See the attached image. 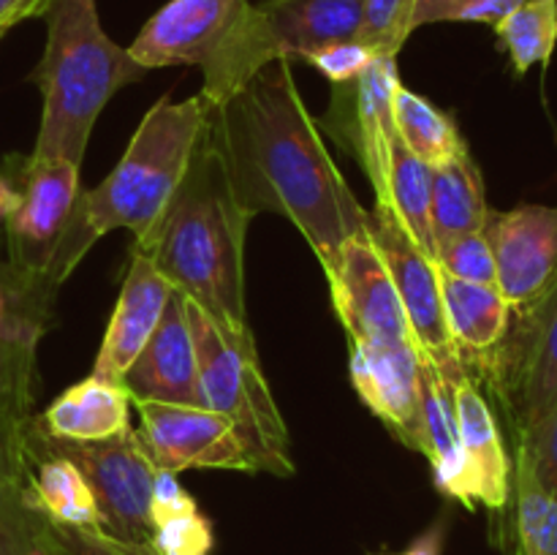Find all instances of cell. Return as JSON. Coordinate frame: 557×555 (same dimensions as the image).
I'll return each instance as SVG.
<instances>
[{
    "label": "cell",
    "mask_w": 557,
    "mask_h": 555,
    "mask_svg": "<svg viewBox=\"0 0 557 555\" xmlns=\"http://www.w3.org/2000/svg\"><path fill=\"white\" fill-rule=\"evenodd\" d=\"M52 303V297L22 281L5 261H0V343L38 346L49 324Z\"/></svg>",
    "instance_id": "f1b7e54d"
},
{
    "label": "cell",
    "mask_w": 557,
    "mask_h": 555,
    "mask_svg": "<svg viewBox=\"0 0 557 555\" xmlns=\"http://www.w3.org/2000/svg\"><path fill=\"white\" fill-rule=\"evenodd\" d=\"M14 177V212L5 218V264L25 283L54 299L52 264L79 205V166L65 158L5 156L3 161Z\"/></svg>",
    "instance_id": "52a82bcc"
},
{
    "label": "cell",
    "mask_w": 557,
    "mask_h": 555,
    "mask_svg": "<svg viewBox=\"0 0 557 555\" xmlns=\"http://www.w3.org/2000/svg\"><path fill=\"white\" fill-rule=\"evenodd\" d=\"M395 128L403 145L430 166H438L457 152L468 150L455 120L441 112L433 101L403 85L395 92Z\"/></svg>",
    "instance_id": "4316f807"
},
{
    "label": "cell",
    "mask_w": 557,
    "mask_h": 555,
    "mask_svg": "<svg viewBox=\"0 0 557 555\" xmlns=\"http://www.w3.org/2000/svg\"><path fill=\"white\" fill-rule=\"evenodd\" d=\"M375 58H379V54L370 52L362 41H341L313 52L305 63L319 69L332 85H343V82L357 79Z\"/></svg>",
    "instance_id": "74e56055"
},
{
    "label": "cell",
    "mask_w": 557,
    "mask_h": 555,
    "mask_svg": "<svg viewBox=\"0 0 557 555\" xmlns=\"http://www.w3.org/2000/svg\"><path fill=\"white\" fill-rule=\"evenodd\" d=\"M150 542L158 555H210L215 547L210 520L199 509L158 522Z\"/></svg>",
    "instance_id": "d590c367"
},
{
    "label": "cell",
    "mask_w": 557,
    "mask_h": 555,
    "mask_svg": "<svg viewBox=\"0 0 557 555\" xmlns=\"http://www.w3.org/2000/svg\"><path fill=\"white\" fill-rule=\"evenodd\" d=\"M38 555H54V553H38Z\"/></svg>",
    "instance_id": "7bdbcfd3"
},
{
    "label": "cell",
    "mask_w": 557,
    "mask_h": 555,
    "mask_svg": "<svg viewBox=\"0 0 557 555\" xmlns=\"http://www.w3.org/2000/svg\"><path fill=\"white\" fill-rule=\"evenodd\" d=\"M490 218L484 180L471 152H457L449 161L433 166V194H430V229L435 250L466 234L484 232Z\"/></svg>",
    "instance_id": "cb8c5ba5"
},
{
    "label": "cell",
    "mask_w": 557,
    "mask_h": 555,
    "mask_svg": "<svg viewBox=\"0 0 557 555\" xmlns=\"http://www.w3.org/2000/svg\"><path fill=\"white\" fill-rule=\"evenodd\" d=\"M362 0H261L250 3L223 52L205 71L201 96L218 103L272 60H308L319 49L359 41Z\"/></svg>",
    "instance_id": "8992f818"
},
{
    "label": "cell",
    "mask_w": 557,
    "mask_h": 555,
    "mask_svg": "<svg viewBox=\"0 0 557 555\" xmlns=\"http://www.w3.org/2000/svg\"><path fill=\"white\" fill-rule=\"evenodd\" d=\"M207 134L239 207L250 218H288L321 267L364 232L368 212L332 161L319 120L299 96L292 60H272L232 96L210 103Z\"/></svg>",
    "instance_id": "6da1fadb"
},
{
    "label": "cell",
    "mask_w": 557,
    "mask_h": 555,
    "mask_svg": "<svg viewBox=\"0 0 557 555\" xmlns=\"http://www.w3.org/2000/svg\"><path fill=\"white\" fill-rule=\"evenodd\" d=\"M250 0H169L145 22L128 47L141 69L207 65L223 52Z\"/></svg>",
    "instance_id": "5bb4252c"
},
{
    "label": "cell",
    "mask_w": 557,
    "mask_h": 555,
    "mask_svg": "<svg viewBox=\"0 0 557 555\" xmlns=\"http://www.w3.org/2000/svg\"><path fill=\"white\" fill-rule=\"evenodd\" d=\"M201 92L174 103L163 96L141 118L123 158L98 188L79 196L63 245V264L74 270L87 250L114 229H128L134 239L147 237L188 172L199 136L207 123Z\"/></svg>",
    "instance_id": "3957f363"
},
{
    "label": "cell",
    "mask_w": 557,
    "mask_h": 555,
    "mask_svg": "<svg viewBox=\"0 0 557 555\" xmlns=\"http://www.w3.org/2000/svg\"><path fill=\"white\" fill-rule=\"evenodd\" d=\"M30 452L60 455L79 468L101 511V528L131 542H150V495L156 462L134 428L101 441H63L44 435L30 422Z\"/></svg>",
    "instance_id": "9c48e42d"
},
{
    "label": "cell",
    "mask_w": 557,
    "mask_h": 555,
    "mask_svg": "<svg viewBox=\"0 0 557 555\" xmlns=\"http://www.w3.org/2000/svg\"><path fill=\"white\" fill-rule=\"evenodd\" d=\"M332 305L348 341L362 346H400L411 343L406 313L389 270L368 234H357L324 267Z\"/></svg>",
    "instance_id": "7c38bea8"
},
{
    "label": "cell",
    "mask_w": 557,
    "mask_h": 555,
    "mask_svg": "<svg viewBox=\"0 0 557 555\" xmlns=\"http://www.w3.org/2000/svg\"><path fill=\"white\" fill-rule=\"evenodd\" d=\"M446 520H435L424 533H419L403 553H370V555H444Z\"/></svg>",
    "instance_id": "60d3db41"
},
{
    "label": "cell",
    "mask_w": 557,
    "mask_h": 555,
    "mask_svg": "<svg viewBox=\"0 0 557 555\" xmlns=\"http://www.w3.org/2000/svg\"><path fill=\"white\" fill-rule=\"evenodd\" d=\"M525 0H417L413 30L438 22H482L495 27Z\"/></svg>",
    "instance_id": "e575fe53"
},
{
    "label": "cell",
    "mask_w": 557,
    "mask_h": 555,
    "mask_svg": "<svg viewBox=\"0 0 557 555\" xmlns=\"http://www.w3.org/2000/svg\"><path fill=\"white\" fill-rule=\"evenodd\" d=\"M185 308L199 354V386L205 406L223 414L234 424V433L243 441L256 473L292 477L288 428L259 365L253 335L223 330L190 299H185Z\"/></svg>",
    "instance_id": "5b68a950"
},
{
    "label": "cell",
    "mask_w": 557,
    "mask_h": 555,
    "mask_svg": "<svg viewBox=\"0 0 557 555\" xmlns=\"http://www.w3.org/2000/svg\"><path fill=\"white\" fill-rule=\"evenodd\" d=\"M351 384L359 400L408 449L419 452L422 428V359L413 343L362 346L351 343Z\"/></svg>",
    "instance_id": "2e32d148"
},
{
    "label": "cell",
    "mask_w": 557,
    "mask_h": 555,
    "mask_svg": "<svg viewBox=\"0 0 557 555\" xmlns=\"http://www.w3.org/2000/svg\"><path fill=\"white\" fill-rule=\"evenodd\" d=\"M16 201H20V194H16L14 177H11L9 169L0 163V223H5V218L14 212Z\"/></svg>",
    "instance_id": "b9f144b4"
},
{
    "label": "cell",
    "mask_w": 557,
    "mask_h": 555,
    "mask_svg": "<svg viewBox=\"0 0 557 555\" xmlns=\"http://www.w3.org/2000/svg\"><path fill=\"white\" fill-rule=\"evenodd\" d=\"M473 362L515 424V435L547 414L557 397V275L531 305L511 310L498 346Z\"/></svg>",
    "instance_id": "ba28073f"
},
{
    "label": "cell",
    "mask_w": 557,
    "mask_h": 555,
    "mask_svg": "<svg viewBox=\"0 0 557 555\" xmlns=\"http://www.w3.org/2000/svg\"><path fill=\"white\" fill-rule=\"evenodd\" d=\"M47 49L33 82L44 96L36 158L82 166L92 125L120 87L147 74L128 49L103 33L96 0H52L44 11Z\"/></svg>",
    "instance_id": "277c9868"
},
{
    "label": "cell",
    "mask_w": 557,
    "mask_h": 555,
    "mask_svg": "<svg viewBox=\"0 0 557 555\" xmlns=\"http://www.w3.org/2000/svg\"><path fill=\"white\" fill-rule=\"evenodd\" d=\"M397 58H375L357 79L332 85V103L319 128L326 131L368 172L375 201L384 199L389 147L395 141Z\"/></svg>",
    "instance_id": "8fae6325"
},
{
    "label": "cell",
    "mask_w": 557,
    "mask_h": 555,
    "mask_svg": "<svg viewBox=\"0 0 557 555\" xmlns=\"http://www.w3.org/2000/svg\"><path fill=\"white\" fill-rule=\"evenodd\" d=\"M27 504L52 526L101 528V511L79 468L60 455L30 452V473L25 479Z\"/></svg>",
    "instance_id": "d4e9b609"
},
{
    "label": "cell",
    "mask_w": 557,
    "mask_h": 555,
    "mask_svg": "<svg viewBox=\"0 0 557 555\" xmlns=\"http://www.w3.org/2000/svg\"><path fill=\"white\" fill-rule=\"evenodd\" d=\"M60 555L52 522L27 504L25 484L0 482V555Z\"/></svg>",
    "instance_id": "4dcf8cb0"
},
{
    "label": "cell",
    "mask_w": 557,
    "mask_h": 555,
    "mask_svg": "<svg viewBox=\"0 0 557 555\" xmlns=\"http://www.w3.org/2000/svg\"><path fill=\"white\" fill-rule=\"evenodd\" d=\"M194 495L177 482V473L158 471L156 482H152V495H150V517H152V531H156L158 522H166L172 517L188 515L196 511Z\"/></svg>",
    "instance_id": "f35d334b"
},
{
    "label": "cell",
    "mask_w": 557,
    "mask_h": 555,
    "mask_svg": "<svg viewBox=\"0 0 557 555\" xmlns=\"http://www.w3.org/2000/svg\"><path fill=\"white\" fill-rule=\"evenodd\" d=\"M134 400L117 381L87 375L49 403L33 424L49 439L63 441H101L131 428Z\"/></svg>",
    "instance_id": "44dd1931"
},
{
    "label": "cell",
    "mask_w": 557,
    "mask_h": 555,
    "mask_svg": "<svg viewBox=\"0 0 557 555\" xmlns=\"http://www.w3.org/2000/svg\"><path fill=\"white\" fill-rule=\"evenodd\" d=\"M484 237L495 261V283L511 310L531 305L557 275V207L522 205L493 215Z\"/></svg>",
    "instance_id": "9a60e30c"
},
{
    "label": "cell",
    "mask_w": 557,
    "mask_h": 555,
    "mask_svg": "<svg viewBox=\"0 0 557 555\" xmlns=\"http://www.w3.org/2000/svg\"><path fill=\"white\" fill-rule=\"evenodd\" d=\"M441 272V303H444L446 330L462 362L484 357L500 343L509 330L511 305L498 286L460 281L449 272Z\"/></svg>",
    "instance_id": "603a6c76"
},
{
    "label": "cell",
    "mask_w": 557,
    "mask_h": 555,
    "mask_svg": "<svg viewBox=\"0 0 557 555\" xmlns=\"http://www.w3.org/2000/svg\"><path fill=\"white\" fill-rule=\"evenodd\" d=\"M462 375V373H460ZM430 362H422V428H419V452L430 460L435 488L451 501H460L466 509H476L471 501L466 452H462L460 422L455 408V381Z\"/></svg>",
    "instance_id": "ffe728a7"
},
{
    "label": "cell",
    "mask_w": 557,
    "mask_h": 555,
    "mask_svg": "<svg viewBox=\"0 0 557 555\" xmlns=\"http://www.w3.org/2000/svg\"><path fill=\"white\" fill-rule=\"evenodd\" d=\"M430 194H433V166L413 156L400 136H395L389 147V166H386L384 199L375 205H386L397 215V221L408 229L413 243L435 259V239L430 229Z\"/></svg>",
    "instance_id": "484cf974"
},
{
    "label": "cell",
    "mask_w": 557,
    "mask_h": 555,
    "mask_svg": "<svg viewBox=\"0 0 557 555\" xmlns=\"http://www.w3.org/2000/svg\"><path fill=\"white\" fill-rule=\"evenodd\" d=\"M36 348L33 343H0V482L25 484L30 473Z\"/></svg>",
    "instance_id": "7402d4cb"
},
{
    "label": "cell",
    "mask_w": 557,
    "mask_h": 555,
    "mask_svg": "<svg viewBox=\"0 0 557 555\" xmlns=\"http://www.w3.org/2000/svg\"><path fill=\"white\" fill-rule=\"evenodd\" d=\"M52 0H0V38L20 22L44 16Z\"/></svg>",
    "instance_id": "ab89813d"
},
{
    "label": "cell",
    "mask_w": 557,
    "mask_h": 555,
    "mask_svg": "<svg viewBox=\"0 0 557 555\" xmlns=\"http://www.w3.org/2000/svg\"><path fill=\"white\" fill-rule=\"evenodd\" d=\"M253 218L239 207L210 134L199 136L188 172L136 248L223 330L245 335V234Z\"/></svg>",
    "instance_id": "7a4b0ae2"
},
{
    "label": "cell",
    "mask_w": 557,
    "mask_h": 555,
    "mask_svg": "<svg viewBox=\"0 0 557 555\" xmlns=\"http://www.w3.org/2000/svg\"><path fill=\"white\" fill-rule=\"evenodd\" d=\"M60 555H158L152 542H131L107 533L103 528L52 526Z\"/></svg>",
    "instance_id": "8d00e7d4"
},
{
    "label": "cell",
    "mask_w": 557,
    "mask_h": 555,
    "mask_svg": "<svg viewBox=\"0 0 557 555\" xmlns=\"http://www.w3.org/2000/svg\"><path fill=\"white\" fill-rule=\"evenodd\" d=\"M515 495L520 555H557V501L539 488L522 457H517Z\"/></svg>",
    "instance_id": "f546056e"
},
{
    "label": "cell",
    "mask_w": 557,
    "mask_h": 555,
    "mask_svg": "<svg viewBox=\"0 0 557 555\" xmlns=\"http://www.w3.org/2000/svg\"><path fill=\"white\" fill-rule=\"evenodd\" d=\"M417 0H362L359 41L379 58H397L413 33Z\"/></svg>",
    "instance_id": "1f68e13d"
},
{
    "label": "cell",
    "mask_w": 557,
    "mask_h": 555,
    "mask_svg": "<svg viewBox=\"0 0 557 555\" xmlns=\"http://www.w3.org/2000/svg\"><path fill=\"white\" fill-rule=\"evenodd\" d=\"M131 400L205 406L199 386V354L190 332L188 308L180 292H172L156 332L120 379Z\"/></svg>",
    "instance_id": "e0dca14e"
},
{
    "label": "cell",
    "mask_w": 557,
    "mask_h": 555,
    "mask_svg": "<svg viewBox=\"0 0 557 555\" xmlns=\"http://www.w3.org/2000/svg\"><path fill=\"white\" fill-rule=\"evenodd\" d=\"M172 292L174 288L158 272V267L134 245L128 272H125L117 305H114L107 332H103L92 375L120 384L125 370L134 365V359L139 357V351L156 332Z\"/></svg>",
    "instance_id": "ac0fdd59"
},
{
    "label": "cell",
    "mask_w": 557,
    "mask_h": 555,
    "mask_svg": "<svg viewBox=\"0 0 557 555\" xmlns=\"http://www.w3.org/2000/svg\"><path fill=\"white\" fill-rule=\"evenodd\" d=\"M517 74L547 65L557 44V0H525L493 27Z\"/></svg>",
    "instance_id": "83f0119b"
},
{
    "label": "cell",
    "mask_w": 557,
    "mask_h": 555,
    "mask_svg": "<svg viewBox=\"0 0 557 555\" xmlns=\"http://www.w3.org/2000/svg\"><path fill=\"white\" fill-rule=\"evenodd\" d=\"M139 433L158 471L180 473L185 468H226L256 473L234 424L207 406L134 400Z\"/></svg>",
    "instance_id": "4fadbf2b"
},
{
    "label": "cell",
    "mask_w": 557,
    "mask_h": 555,
    "mask_svg": "<svg viewBox=\"0 0 557 555\" xmlns=\"http://www.w3.org/2000/svg\"><path fill=\"white\" fill-rule=\"evenodd\" d=\"M455 408L473 506H487L490 511L506 509L511 501L515 468L500 439L498 419L473 375L462 373L455 381Z\"/></svg>",
    "instance_id": "d6986e66"
},
{
    "label": "cell",
    "mask_w": 557,
    "mask_h": 555,
    "mask_svg": "<svg viewBox=\"0 0 557 555\" xmlns=\"http://www.w3.org/2000/svg\"><path fill=\"white\" fill-rule=\"evenodd\" d=\"M517 457L531 466L539 488L557 501V397L536 424L517 435Z\"/></svg>",
    "instance_id": "d6a6232c"
},
{
    "label": "cell",
    "mask_w": 557,
    "mask_h": 555,
    "mask_svg": "<svg viewBox=\"0 0 557 555\" xmlns=\"http://www.w3.org/2000/svg\"><path fill=\"white\" fill-rule=\"evenodd\" d=\"M435 264H438V270L449 272L451 278H460V281L498 286L495 283L493 250H490L484 232H473L466 234V237L451 239V243L438 245V250H435Z\"/></svg>",
    "instance_id": "836d02e7"
},
{
    "label": "cell",
    "mask_w": 557,
    "mask_h": 555,
    "mask_svg": "<svg viewBox=\"0 0 557 555\" xmlns=\"http://www.w3.org/2000/svg\"><path fill=\"white\" fill-rule=\"evenodd\" d=\"M364 234L389 270L419 359L430 362L449 379L468 373L466 362L457 354L449 330H446L444 303H441V272L435 259H430L413 243L408 229L397 221V215L386 205H375L368 212Z\"/></svg>",
    "instance_id": "30bf717a"
}]
</instances>
